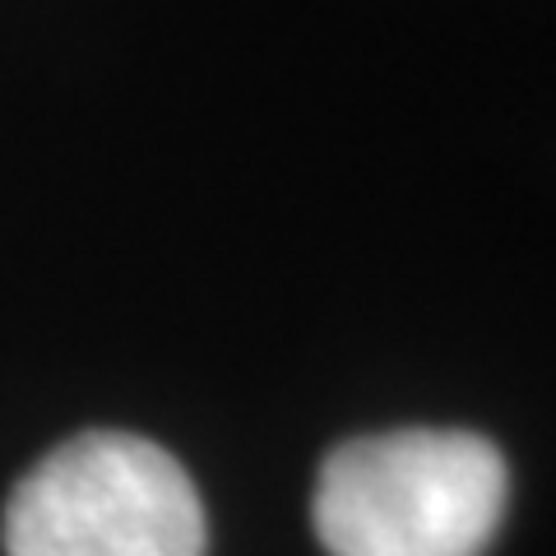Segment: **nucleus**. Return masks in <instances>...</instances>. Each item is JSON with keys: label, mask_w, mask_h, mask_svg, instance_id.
Instances as JSON below:
<instances>
[{"label": "nucleus", "mask_w": 556, "mask_h": 556, "mask_svg": "<svg viewBox=\"0 0 556 556\" xmlns=\"http://www.w3.org/2000/svg\"><path fill=\"white\" fill-rule=\"evenodd\" d=\"M208 525L190 473L149 437L84 431L20 478L5 556H204Z\"/></svg>", "instance_id": "obj_2"}, {"label": "nucleus", "mask_w": 556, "mask_h": 556, "mask_svg": "<svg viewBox=\"0 0 556 556\" xmlns=\"http://www.w3.org/2000/svg\"><path fill=\"white\" fill-rule=\"evenodd\" d=\"M506 492V459L473 431H386L329 450L311 525L329 556H482Z\"/></svg>", "instance_id": "obj_1"}]
</instances>
